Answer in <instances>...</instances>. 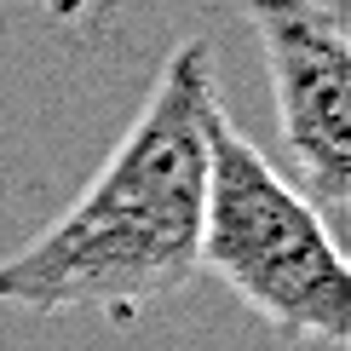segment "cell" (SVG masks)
Here are the masks:
<instances>
[{
    "mask_svg": "<svg viewBox=\"0 0 351 351\" xmlns=\"http://www.w3.org/2000/svg\"><path fill=\"white\" fill-rule=\"evenodd\" d=\"M213 104L219 81L208 40H184L93 184L40 237L0 259V305L35 317H138L196 282Z\"/></svg>",
    "mask_w": 351,
    "mask_h": 351,
    "instance_id": "1",
    "label": "cell"
},
{
    "mask_svg": "<svg viewBox=\"0 0 351 351\" xmlns=\"http://www.w3.org/2000/svg\"><path fill=\"white\" fill-rule=\"evenodd\" d=\"M196 265L219 276L276 334L346 346L351 265L340 254V230L230 121L225 104H213L208 115V190H202Z\"/></svg>",
    "mask_w": 351,
    "mask_h": 351,
    "instance_id": "2",
    "label": "cell"
},
{
    "mask_svg": "<svg viewBox=\"0 0 351 351\" xmlns=\"http://www.w3.org/2000/svg\"><path fill=\"white\" fill-rule=\"evenodd\" d=\"M254 23L271 69L276 133L300 190L323 208L334 230L351 208V47L334 0H230Z\"/></svg>",
    "mask_w": 351,
    "mask_h": 351,
    "instance_id": "3",
    "label": "cell"
},
{
    "mask_svg": "<svg viewBox=\"0 0 351 351\" xmlns=\"http://www.w3.org/2000/svg\"><path fill=\"white\" fill-rule=\"evenodd\" d=\"M47 6H52V12H81L86 0H47Z\"/></svg>",
    "mask_w": 351,
    "mask_h": 351,
    "instance_id": "4",
    "label": "cell"
}]
</instances>
